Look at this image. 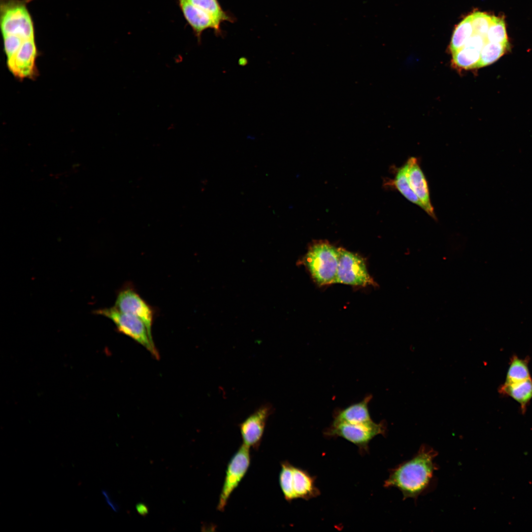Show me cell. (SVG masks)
Masks as SVG:
<instances>
[{
    "instance_id": "cell-1",
    "label": "cell",
    "mask_w": 532,
    "mask_h": 532,
    "mask_svg": "<svg viewBox=\"0 0 532 532\" xmlns=\"http://www.w3.org/2000/svg\"><path fill=\"white\" fill-rule=\"evenodd\" d=\"M437 455V452L431 447L422 445L411 459L390 470L384 487L398 489L404 499L416 500L429 490L433 482L434 472L437 469L434 459Z\"/></svg>"
},
{
    "instance_id": "cell-2",
    "label": "cell",
    "mask_w": 532,
    "mask_h": 532,
    "mask_svg": "<svg viewBox=\"0 0 532 532\" xmlns=\"http://www.w3.org/2000/svg\"><path fill=\"white\" fill-rule=\"evenodd\" d=\"M339 251L327 241H319L309 247L302 263L319 285L335 283Z\"/></svg>"
},
{
    "instance_id": "cell-3",
    "label": "cell",
    "mask_w": 532,
    "mask_h": 532,
    "mask_svg": "<svg viewBox=\"0 0 532 532\" xmlns=\"http://www.w3.org/2000/svg\"><path fill=\"white\" fill-rule=\"evenodd\" d=\"M279 481L284 497L288 501L297 499L309 500L320 493L315 485V477L288 461L281 463Z\"/></svg>"
},
{
    "instance_id": "cell-4",
    "label": "cell",
    "mask_w": 532,
    "mask_h": 532,
    "mask_svg": "<svg viewBox=\"0 0 532 532\" xmlns=\"http://www.w3.org/2000/svg\"><path fill=\"white\" fill-rule=\"evenodd\" d=\"M95 313L111 319L118 331L133 338L145 347L154 357L158 358L152 333L140 319L122 312L115 306L99 309L95 311Z\"/></svg>"
},
{
    "instance_id": "cell-5",
    "label": "cell",
    "mask_w": 532,
    "mask_h": 532,
    "mask_svg": "<svg viewBox=\"0 0 532 532\" xmlns=\"http://www.w3.org/2000/svg\"><path fill=\"white\" fill-rule=\"evenodd\" d=\"M385 423L373 421L361 424L333 423L325 431L328 437H340L357 446L363 451L367 450L369 442L376 435L386 433Z\"/></svg>"
},
{
    "instance_id": "cell-6",
    "label": "cell",
    "mask_w": 532,
    "mask_h": 532,
    "mask_svg": "<svg viewBox=\"0 0 532 532\" xmlns=\"http://www.w3.org/2000/svg\"><path fill=\"white\" fill-rule=\"evenodd\" d=\"M250 448L243 443L230 460L219 496L217 509L224 511L234 490L245 475L250 464Z\"/></svg>"
},
{
    "instance_id": "cell-7",
    "label": "cell",
    "mask_w": 532,
    "mask_h": 532,
    "mask_svg": "<svg viewBox=\"0 0 532 532\" xmlns=\"http://www.w3.org/2000/svg\"><path fill=\"white\" fill-rule=\"evenodd\" d=\"M339 262L335 283L362 286L376 285L368 274L362 257L342 248H339Z\"/></svg>"
},
{
    "instance_id": "cell-8",
    "label": "cell",
    "mask_w": 532,
    "mask_h": 532,
    "mask_svg": "<svg viewBox=\"0 0 532 532\" xmlns=\"http://www.w3.org/2000/svg\"><path fill=\"white\" fill-rule=\"evenodd\" d=\"M114 306L122 312L140 319L151 333L154 310L133 288L126 286L122 288L118 293Z\"/></svg>"
},
{
    "instance_id": "cell-9",
    "label": "cell",
    "mask_w": 532,
    "mask_h": 532,
    "mask_svg": "<svg viewBox=\"0 0 532 532\" xmlns=\"http://www.w3.org/2000/svg\"><path fill=\"white\" fill-rule=\"evenodd\" d=\"M273 408L269 403L259 406L239 425L242 443L255 450L258 449L268 418Z\"/></svg>"
},
{
    "instance_id": "cell-10",
    "label": "cell",
    "mask_w": 532,
    "mask_h": 532,
    "mask_svg": "<svg viewBox=\"0 0 532 532\" xmlns=\"http://www.w3.org/2000/svg\"><path fill=\"white\" fill-rule=\"evenodd\" d=\"M37 54L35 38L27 40L12 57L7 60L9 70L19 79L34 77L36 72L35 60Z\"/></svg>"
},
{
    "instance_id": "cell-11",
    "label": "cell",
    "mask_w": 532,
    "mask_h": 532,
    "mask_svg": "<svg viewBox=\"0 0 532 532\" xmlns=\"http://www.w3.org/2000/svg\"><path fill=\"white\" fill-rule=\"evenodd\" d=\"M407 177L410 187L419 200L423 209L429 215L436 219L432 204L429 189L425 175L415 157H410L406 161Z\"/></svg>"
},
{
    "instance_id": "cell-12",
    "label": "cell",
    "mask_w": 532,
    "mask_h": 532,
    "mask_svg": "<svg viewBox=\"0 0 532 532\" xmlns=\"http://www.w3.org/2000/svg\"><path fill=\"white\" fill-rule=\"evenodd\" d=\"M179 6L186 20L192 28L199 42L202 32L212 29L216 34L221 33L220 26L207 13L192 3L189 0H177Z\"/></svg>"
},
{
    "instance_id": "cell-13",
    "label": "cell",
    "mask_w": 532,
    "mask_h": 532,
    "mask_svg": "<svg viewBox=\"0 0 532 532\" xmlns=\"http://www.w3.org/2000/svg\"><path fill=\"white\" fill-rule=\"evenodd\" d=\"M371 398V395L367 396L359 402L336 411L332 423L361 424L372 421L368 409V404Z\"/></svg>"
},
{
    "instance_id": "cell-14",
    "label": "cell",
    "mask_w": 532,
    "mask_h": 532,
    "mask_svg": "<svg viewBox=\"0 0 532 532\" xmlns=\"http://www.w3.org/2000/svg\"><path fill=\"white\" fill-rule=\"evenodd\" d=\"M499 393L512 398L520 405L523 413L525 412L529 403L532 399V379L529 378L519 382L503 383L499 389Z\"/></svg>"
},
{
    "instance_id": "cell-15",
    "label": "cell",
    "mask_w": 532,
    "mask_h": 532,
    "mask_svg": "<svg viewBox=\"0 0 532 532\" xmlns=\"http://www.w3.org/2000/svg\"><path fill=\"white\" fill-rule=\"evenodd\" d=\"M481 50L466 43L463 48L452 54L453 67L461 70L478 68Z\"/></svg>"
},
{
    "instance_id": "cell-16",
    "label": "cell",
    "mask_w": 532,
    "mask_h": 532,
    "mask_svg": "<svg viewBox=\"0 0 532 532\" xmlns=\"http://www.w3.org/2000/svg\"><path fill=\"white\" fill-rule=\"evenodd\" d=\"M407 164L399 168L394 179L390 182V185L397 189L404 197L412 203L422 208V204L412 190L407 177Z\"/></svg>"
},
{
    "instance_id": "cell-17",
    "label": "cell",
    "mask_w": 532,
    "mask_h": 532,
    "mask_svg": "<svg viewBox=\"0 0 532 532\" xmlns=\"http://www.w3.org/2000/svg\"><path fill=\"white\" fill-rule=\"evenodd\" d=\"M529 360L528 357L522 359L513 355L510 360L504 383H514L531 378L528 366Z\"/></svg>"
},
{
    "instance_id": "cell-18",
    "label": "cell",
    "mask_w": 532,
    "mask_h": 532,
    "mask_svg": "<svg viewBox=\"0 0 532 532\" xmlns=\"http://www.w3.org/2000/svg\"><path fill=\"white\" fill-rule=\"evenodd\" d=\"M473 33L471 17L469 15L455 28L449 46L450 52L453 54L463 48Z\"/></svg>"
},
{
    "instance_id": "cell-19",
    "label": "cell",
    "mask_w": 532,
    "mask_h": 532,
    "mask_svg": "<svg viewBox=\"0 0 532 532\" xmlns=\"http://www.w3.org/2000/svg\"><path fill=\"white\" fill-rule=\"evenodd\" d=\"M189 0L208 14L219 26L224 21H233L232 17L222 9L218 0Z\"/></svg>"
},
{
    "instance_id": "cell-20",
    "label": "cell",
    "mask_w": 532,
    "mask_h": 532,
    "mask_svg": "<svg viewBox=\"0 0 532 532\" xmlns=\"http://www.w3.org/2000/svg\"><path fill=\"white\" fill-rule=\"evenodd\" d=\"M509 48V43L501 44L487 41L481 51L478 68L494 63L503 55Z\"/></svg>"
},
{
    "instance_id": "cell-21",
    "label": "cell",
    "mask_w": 532,
    "mask_h": 532,
    "mask_svg": "<svg viewBox=\"0 0 532 532\" xmlns=\"http://www.w3.org/2000/svg\"><path fill=\"white\" fill-rule=\"evenodd\" d=\"M488 42L508 44L505 22L503 18L493 16L492 23L488 31Z\"/></svg>"
},
{
    "instance_id": "cell-22",
    "label": "cell",
    "mask_w": 532,
    "mask_h": 532,
    "mask_svg": "<svg viewBox=\"0 0 532 532\" xmlns=\"http://www.w3.org/2000/svg\"><path fill=\"white\" fill-rule=\"evenodd\" d=\"M470 15L474 33L486 37L493 15L479 11L474 12Z\"/></svg>"
},
{
    "instance_id": "cell-23",
    "label": "cell",
    "mask_w": 532,
    "mask_h": 532,
    "mask_svg": "<svg viewBox=\"0 0 532 532\" xmlns=\"http://www.w3.org/2000/svg\"><path fill=\"white\" fill-rule=\"evenodd\" d=\"M135 508L138 513L142 516L145 517L149 513V508L146 504L143 502H139L135 505Z\"/></svg>"
},
{
    "instance_id": "cell-24",
    "label": "cell",
    "mask_w": 532,
    "mask_h": 532,
    "mask_svg": "<svg viewBox=\"0 0 532 532\" xmlns=\"http://www.w3.org/2000/svg\"><path fill=\"white\" fill-rule=\"evenodd\" d=\"M102 494L104 495L105 500L107 504L110 506V507L115 511H117L119 509V507L117 504L114 502L111 499L109 495L106 492L103 491Z\"/></svg>"
},
{
    "instance_id": "cell-25",
    "label": "cell",
    "mask_w": 532,
    "mask_h": 532,
    "mask_svg": "<svg viewBox=\"0 0 532 532\" xmlns=\"http://www.w3.org/2000/svg\"><path fill=\"white\" fill-rule=\"evenodd\" d=\"M247 64V60L245 58H241L239 61V64L241 66H245Z\"/></svg>"
}]
</instances>
